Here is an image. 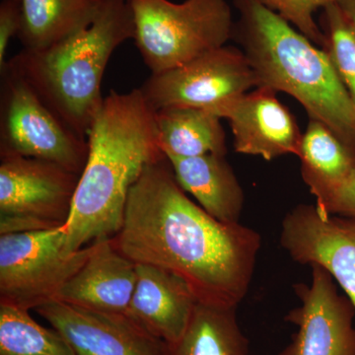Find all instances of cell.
<instances>
[{
	"label": "cell",
	"mask_w": 355,
	"mask_h": 355,
	"mask_svg": "<svg viewBox=\"0 0 355 355\" xmlns=\"http://www.w3.org/2000/svg\"><path fill=\"white\" fill-rule=\"evenodd\" d=\"M135 263L181 277L198 303L235 308L251 286L260 233L223 223L191 202L167 157L147 165L128 193L123 225L111 238Z\"/></svg>",
	"instance_id": "1"
},
{
	"label": "cell",
	"mask_w": 355,
	"mask_h": 355,
	"mask_svg": "<svg viewBox=\"0 0 355 355\" xmlns=\"http://www.w3.org/2000/svg\"><path fill=\"white\" fill-rule=\"evenodd\" d=\"M87 162L72 203L65 249L79 251L113 238L125 217L128 193L147 165L165 158L159 144L155 111L140 88L112 90L88 135Z\"/></svg>",
	"instance_id": "2"
},
{
	"label": "cell",
	"mask_w": 355,
	"mask_h": 355,
	"mask_svg": "<svg viewBox=\"0 0 355 355\" xmlns=\"http://www.w3.org/2000/svg\"><path fill=\"white\" fill-rule=\"evenodd\" d=\"M241 44L258 87L292 96L310 120L321 121L355 154V103L324 50L296 31L261 0H234Z\"/></svg>",
	"instance_id": "3"
},
{
	"label": "cell",
	"mask_w": 355,
	"mask_h": 355,
	"mask_svg": "<svg viewBox=\"0 0 355 355\" xmlns=\"http://www.w3.org/2000/svg\"><path fill=\"white\" fill-rule=\"evenodd\" d=\"M133 37L128 0H104L97 18L85 30L46 50H23L4 69L22 77L67 127L88 139L104 101L101 85L110 58Z\"/></svg>",
	"instance_id": "4"
},
{
	"label": "cell",
	"mask_w": 355,
	"mask_h": 355,
	"mask_svg": "<svg viewBox=\"0 0 355 355\" xmlns=\"http://www.w3.org/2000/svg\"><path fill=\"white\" fill-rule=\"evenodd\" d=\"M135 37L153 73L190 62L225 46L234 22L226 0H128Z\"/></svg>",
	"instance_id": "5"
},
{
	"label": "cell",
	"mask_w": 355,
	"mask_h": 355,
	"mask_svg": "<svg viewBox=\"0 0 355 355\" xmlns=\"http://www.w3.org/2000/svg\"><path fill=\"white\" fill-rule=\"evenodd\" d=\"M65 241L64 227L0 235V304L30 311L55 301L95 247L70 253Z\"/></svg>",
	"instance_id": "6"
},
{
	"label": "cell",
	"mask_w": 355,
	"mask_h": 355,
	"mask_svg": "<svg viewBox=\"0 0 355 355\" xmlns=\"http://www.w3.org/2000/svg\"><path fill=\"white\" fill-rule=\"evenodd\" d=\"M0 159V235L64 227L80 175L43 159Z\"/></svg>",
	"instance_id": "7"
},
{
	"label": "cell",
	"mask_w": 355,
	"mask_h": 355,
	"mask_svg": "<svg viewBox=\"0 0 355 355\" xmlns=\"http://www.w3.org/2000/svg\"><path fill=\"white\" fill-rule=\"evenodd\" d=\"M0 71V155L43 159L81 175L88 139L67 127L22 77L7 67Z\"/></svg>",
	"instance_id": "8"
},
{
	"label": "cell",
	"mask_w": 355,
	"mask_h": 355,
	"mask_svg": "<svg viewBox=\"0 0 355 355\" xmlns=\"http://www.w3.org/2000/svg\"><path fill=\"white\" fill-rule=\"evenodd\" d=\"M258 86L245 53L223 46L180 67L151 74L140 90L154 111L193 107L218 116L222 109Z\"/></svg>",
	"instance_id": "9"
},
{
	"label": "cell",
	"mask_w": 355,
	"mask_h": 355,
	"mask_svg": "<svg viewBox=\"0 0 355 355\" xmlns=\"http://www.w3.org/2000/svg\"><path fill=\"white\" fill-rule=\"evenodd\" d=\"M312 268L309 286L294 284L300 305L286 315L296 327L279 355H355V309L324 268Z\"/></svg>",
	"instance_id": "10"
},
{
	"label": "cell",
	"mask_w": 355,
	"mask_h": 355,
	"mask_svg": "<svg viewBox=\"0 0 355 355\" xmlns=\"http://www.w3.org/2000/svg\"><path fill=\"white\" fill-rule=\"evenodd\" d=\"M280 245L296 263L324 268L355 309V218L299 205L282 220Z\"/></svg>",
	"instance_id": "11"
},
{
	"label": "cell",
	"mask_w": 355,
	"mask_h": 355,
	"mask_svg": "<svg viewBox=\"0 0 355 355\" xmlns=\"http://www.w3.org/2000/svg\"><path fill=\"white\" fill-rule=\"evenodd\" d=\"M36 311L78 355H169L167 343L125 314L96 312L58 301Z\"/></svg>",
	"instance_id": "12"
},
{
	"label": "cell",
	"mask_w": 355,
	"mask_h": 355,
	"mask_svg": "<svg viewBox=\"0 0 355 355\" xmlns=\"http://www.w3.org/2000/svg\"><path fill=\"white\" fill-rule=\"evenodd\" d=\"M277 93L257 87L219 112V118L230 123L236 153L268 161L287 154L297 155L302 133Z\"/></svg>",
	"instance_id": "13"
},
{
	"label": "cell",
	"mask_w": 355,
	"mask_h": 355,
	"mask_svg": "<svg viewBox=\"0 0 355 355\" xmlns=\"http://www.w3.org/2000/svg\"><path fill=\"white\" fill-rule=\"evenodd\" d=\"M137 284V263L114 248L111 238L95 241L83 266L55 301L96 312L125 314Z\"/></svg>",
	"instance_id": "14"
},
{
	"label": "cell",
	"mask_w": 355,
	"mask_h": 355,
	"mask_svg": "<svg viewBox=\"0 0 355 355\" xmlns=\"http://www.w3.org/2000/svg\"><path fill=\"white\" fill-rule=\"evenodd\" d=\"M197 298L184 280L159 266L137 263V284L128 317L167 343L188 328Z\"/></svg>",
	"instance_id": "15"
},
{
	"label": "cell",
	"mask_w": 355,
	"mask_h": 355,
	"mask_svg": "<svg viewBox=\"0 0 355 355\" xmlns=\"http://www.w3.org/2000/svg\"><path fill=\"white\" fill-rule=\"evenodd\" d=\"M178 184L191 193L207 214L223 223H239L245 196L225 156L168 157Z\"/></svg>",
	"instance_id": "16"
},
{
	"label": "cell",
	"mask_w": 355,
	"mask_h": 355,
	"mask_svg": "<svg viewBox=\"0 0 355 355\" xmlns=\"http://www.w3.org/2000/svg\"><path fill=\"white\" fill-rule=\"evenodd\" d=\"M104 0H21L24 50L39 51L62 43L94 22Z\"/></svg>",
	"instance_id": "17"
},
{
	"label": "cell",
	"mask_w": 355,
	"mask_h": 355,
	"mask_svg": "<svg viewBox=\"0 0 355 355\" xmlns=\"http://www.w3.org/2000/svg\"><path fill=\"white\" fill-rule=\"evenodd\" d=\"M221 119L207 110L167 107L155 111L159 144L166 157L226 156V135Z\"/></svg>",
	"instance_id": "18"
},
{
	"label": "cell",
	"mask_w": 355,
	"mask_h": 355,
	"mask_svg": "<svg viewBox=\"0 0 355 355\" xmlns=\"http://www.w3.org/2000/svg\"><path fill=\"white\" fill-rule=\"evenodd\" d=\"M169 355H250L235 308L198 303L183 336L168 343Z\"/></svg>",
	"instance_id": "19"
},
{
	"label": "cell",
	"mask_w": 355,
	"mask_h": 355,
	"mask_svg": "<svg viewBox=\"0 0 355 355\" xmlns=\"http://www.w3.org/2000/svg\"><path fill=\"white\" fill-rule=\"evenodd\" d=\"M297 156L311 193L342 180L355 169V154L321 121L310 120Z\"/></svg>",
	"instance_id": "20"
},
{
	"label": "cell",
	"mask_w": 355,
	"mask_h": 355,
	"mask_svg": "<svg viewBox=\"0 0 355 355\" xmlns=\"http://www.w3.org/2000/svg\"><path fill=\"white\" fill-rule=\"evenodd\" d=\"M0 355H78L55 329L37 323L29 311L0 304Z\"/></svg>",
	"instance_id": "21"
},
{
	"label": "cell",
	"mask_w": 355,
	"mask_h": 355,
	"mask_svg": "<svg viewBox=\"0 0 355 355\" xmlns=\"http://www.w3.org/2000/svg\"><path fill=\"white\" fill-rule=\"evenodd\" d=\"M323 26V50L355 103V36L336 2L324 7Z\"/></svg>",
	"instance_id": "22"
},
{
	"label": "cell",
	"mask_w": 355,
	"mask_h": 355,
	"mask_svg": "<svg viewBox=\"0 0 355 355\" xmlns=\"http://www.w3.org/2000/svg\"><path fill=\"white\" fill-rule=\"evenodd\" d=\"M266 6L297 28L301 34L318 46L324 48L326 37L314 20L318 9L324 8L336 0H261Z\"/></svg>",
	"instance_id": "23"
},
{
	"label": "cell",
	"mask_w": 355,
	"mask_h": 355,
	"mask_svg": "<svg viewBox=\"0 0 355 355\" xmlns=\"http://www.w3.org/2000/svg\"><path fill=\"white\" fill-rule=\"evenodd\" d=\"M312 195L316 198L315 205L324 214L355 218V169Z\"/></svg>",
	"instance_id": "24"
},
{
	"label": "cell",
	"mask_w": 355,
	"mask_h": 355,
	"mask_svg": "<svg viewBox=\"0 0 355 355\" xmlns=\"http://www.w3.org/2000/svg\"><path fill=\"white\" fill-rule=\"evenodd\" d=\"M20 2L3 0L0 4V70L6 65V51L9 41L20 31Z\"/></svg>",
	"instance_id": "25"
},
{
	"label": "cell",
	"mask_w": 355,
	"mask_h": 355,
	"mask_svg": "<svg viewBox=\"0 0 355 355\" xmlns=\"http://www.w3.org/2000/svg\"><path fill=\"white\" fill-rule=\"evenodd\" d=\"M340 11L355 36V0H336Z\"/></svg>",
	"instance_id": "26"
},
{
	"label": "cell",
	"mask_w": 355,
	"mask_h": 355,
	"mask_svg": "<svg viewBox=\"0 0 355 355\" xmlns=\"http://www.w3.org/2000/svg\"><path fill=\"white\" fill-rule=\"evenodd\" d=\"M13 1L20 2V1H21V0H13Z\"/></svg>",
	"instance_id": "27"
}]
</instances>
